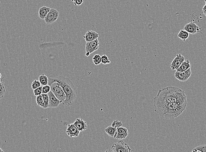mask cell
Masks as SVG:
<instances>
[{
    "label": "cell",
    "mask_w": 206,
    "mask_h": 152,
    "mask_svg": "<svg viewBox=\"0 0 206 152\" xmlns=\"http://www.w3.org/2000/svg\"><path fill=\"white\" fill-rule=\"evenodd\" d=\"M73 2L75 5L79 6L83 3L84 0H74Z\"/></svg>",
    "instance_id": "obj_31"
},
{
    "label": "cell",
    "mask_w": 206,
    "mask_h": 152,
    "mask_svg": "<svg viewBox=\"0 0 206 152\" xmlns=\"http://www.w3.org/2000/svg\"><path fill=\"white\" fill-rule=\"evenodd\" d=\"M192 152H206V145H200L195 147Z\"/></svg>",
    "instance_id": "obj_25"
},
{
    "label": "cell",
    "mask_w": 206,
    "mask_h": 152,
    "mask_svg": "<svg viewBox=\"0 0 206 152\" xmlns=\"http://www.w3.org/2000/svg\"><path fill=\"white\" fill-rule=\"evenodd\" d=\"M177 36L183 41H185L189 38V33L185 30H182L178 34Z\"/></svg>",
    "instance_id": "obj_20"
},
{
    "label": "cell",
    "mask_w": 206,
    "mask_h": 152,
    "mask_svg": "<svg viewBox=\"0 0 206 152\" xmlns=\"http://www.w3.org/2000/svg\"><path fill=\"white\" fill-rule=\"evenodd\" d=\"M202 10H203V13H204V15L206 16V4L203 7Z\"/></svg>",
    "instance_id": "obj_32"
},
{
    "label": "cell",
    "mask_w": 206,
    "mask_h": 152,
    "mask_svg": "<svg viewBox=\"0 0 206 152\" xmlns=\"http://www.w3.org/2000/svg\"><path fill=\"white\" fill-rule=\"evenodd\" d=\"M191 68L190 63L189 60H184L180 65L179 68L177 69V71L184 72L187 71Z\"/></svg>",
    "instance_id": "obj_18"
},
{
    "label": "cell",
    "mask_w": 206,
    "mask_h": 152,
    "mask_svg": "<svg viewBox=\"0 0 206 152\" xmlns=\"http://www.w3.org/2000/svg\"><path fill=\"white\" fill-rule=\"evenodd\" d=\"M186 99L187 96L184 90L177 87H165L159 89L153 100V104L170 103Z\"/></svg>",
    "instance_id": "obj_1"
},
{
    "label": "cell",
    "mask_w": 206,
    "mask_h": 152,
    "mask_svg": "<svg viewBox=\"0 0 206 152\" xmlns=\"http://www.w3.org/2000/svg\"><path fill=\"white\" fill-rule=\"evenodd\" d=\"M184 30L188 32L189 34H195L199 33L200 31V28L199 26L193 22H189L185 25Z\"/></svg>",
    "instance_id": "obj_9"
},
{
    "label": "cell",
    "mask_w": 206,
    "mask_h": 152,
    "mask_svg": "<svg viewBox=\"0 0 206 152\" xmlns=\"http://www.w3.org/2000/svg\"><path fill=\"white\" fill-rule=\"evenodd\" d=\"M90 53L89 52H86V54H85V55H86V56H87V57L89 56L90 55Z\"/></svg>",
    "instance_id": "obj_33"
},
{
    "label": "cell",
    "mask_w": 206,
    "mask_h": 152,
    "mask_svg": "<svg viewBox=\"0 0 206 152\" xmlns=\"http://www.w3.org/2000/svg\"><path fill=\"white\" fill-rule=\"evenodd\" d=\"M184 60H185V57L184 56L181 54H177L175 58L172 61L170 65V67L172 70H177L179 68Z\"/></svg>",
    "instance_id": "obj_10"
},
{
    "label": "cell",
    "mask_w": 206,
    "mask_h": 152,
    "mask_svg": "<svg viewBox=\"0 0 206 152\" xmlns=\"http://www.w3.org/2000/svg\"><path fill=\"white\" fill-rule=\"evenodd\" d=\"M191 74L192 71L190 68L184 72H178L176 71L175 73V76L179 81L185 82L190 78Z\"/></svg>",
    "instance_id": "obj_7"
},
{
    "label": "cell",
    "mask_w": 206,
    "mask_h": 152,
    "mask_svg": "<svg viewBox=\"0 0 206 152\" xmlns=\"http://www.w3.org/2000/svg\"><path fill=\"white\" fill-rule=\"evenodd\" d=\"M99 37V34L95 31H88L86 33L84 38L86 42H88L97 39Z\"/></svg>",
    "instance_id": "obj_13"
},
{
    "label": "cell",
    "mask_w": 206,
    "mask_h": 152,
    "mask_svg": "<svg viewBox=\"0 0 206 152\" xmlns=\"http://www.w3.org/2000/svg\"><path fill=\"white\" fill-rule=\"evenodd\" d=\"M105 132L109 136L115 139L117 135V128L111 125L106 128L105 129Z\"/></svg>",
    "instance_id": "obj_17"
},
{
    "label": "cell",
    "mask_w": 206,
    "mask_h": 152,
    "mask_svg": "<svg viewBox=\"0 0 206 152\" xmlns=\"http://www.w3.org/2000/svg\"><path fill=\"white\" fill-rule=\"evenodd\" d=\"M128 131L125 127H121L117 128V135L115 139H125L128 136Z\"/></svg>",
    "instance_id": "obj_15"
},
{
    "label": "cell",
    "mask_w": 206,
    "mask_h": 152,
    "mask_svg": "<svg viewBox=\"0 0 206 152\" xmlns=\"http://www.w3.org/2000/svg\"><path fill=\"white\" fill-rule=\"evenodd\" d=\"M43 97V101H44V106L43 108L47 109L49 107V95L48 93H43L42 94Z\"/></svg>",
    "instance_id": "obj_23"
},
{
    "label": "cell",
    "mask_w": 206,
    "mask_h": 152,
    "mask_svg": "<svg viewBox=\"0 0 206 152\" xmlns=\"http://www.w3.org/2000/svg\"><path fill=\"white\" fill-rule=\"evenodd\" d=\"M6 92V86H5L4 79V77L1 78L0 81V99L3 98Z\"/></svg>",
    "instance_id": "obj_19"
},
{
    "label": "cell",
    "mask_w": 206,
    "mask_h": 152,
    "mask_svg": "<svg viewBox=\"0 0 206 152\" xmlns=\"http://www.w3.org/2000/svg\"><path fill=\"white\" fill-rule=\"evenodd\" d=\"M59 13L55 8H51L46 17L44 19V21L46 24L51 25L54 23L59 17Z\"/></svg>",
    "instance_id": "obj_6"
},
{
    "label": "cell",
    "mask_w": 206,
    "mask_h": 152,
    "mask_svg": "<svg viewBox=\"0 0 206 152\" xmlns=\"http://www.w3.org/2000/svg\"><path fill=\"white\" fill-rule=\"evenodd\" d=\"M73 124L78 128L80 132H84L87 128V122L80 118L76 119L74 122Z\"/></svg>",
    "instance_id": "obj_14"
},
{
    "label": "cell",
    "mask_w": 206,
    "mask_h": 152,
    "mask_svg": "<svg viewBox=\"0 0 206 152\" xmlns=\"http://www.w3.org/2000/svg\"><path fill=\"white\" fill-rule=\"evenodd\" d=\"M92 60L93 62L96 66H98L102 63L101 56L99 54L95 55L93 57Z\"/></svg>",
    "instance_id": "obj_24"
},
{
    "label": "cell",
    "mask_w": 206,
    "mask_h": 152,
    "mask_svg": "<svg viewBox=\"0 0 206 152\" xmlns=\"http://www.w3.org/2000/svg\"><path fill=\"white\" fill-rule=\"evenodd\" d=\"M101 59H102V63L103 65H107L110 63V60L108 58V57L106 54L103 55L102 56H101Z\"/></svg>",
    "instance_id": "obj_26"
},
{
    "label": "cell",
    "mask_w": 206,
    "mask_h": 152,
    "mask_svg": "<svg viewBox=\"0 0 206 152\" xmlns=\"http://www.w3.org/2000/svg\"><path fill=\"white\" fill-rule=\"evenodd\" d=\"M34 93L35 96H38L42 94V86H40L39 87L34 89Z\"/></svg>",
    "instance_id": "obj_29"
},
{
    "label": "cell",
    "mask_w": 206,
    "mask_h": 152,
    "mask_svg": "<svg viewBox=\"0 0 206 152\" xmlns=\"http://www.w3.org/2000/svg\"><path fill=\"white\" fill-rule=\"evenodd\" d=\"M99 44L100 43L98 39L93 41L87 42L85 46V51L86 52H89L91 54L99 49Z\"/></svg>",
    "instance_id": "obj_8"
},
{
    "label": "cell",
    "mask_w": 206,
    "mask_h": 152,
    "mask_svg": "<svg viewBox=\"0 0 206 152\" xmlns=\"http://www.w3.org/2000/svg\"><path fill=\"white\" fill-rule=\"evenodd\" d=\"M51 91V86L49 84L42 86L43 93H48Z\"/></svg>",
    "instance_id": "obj_30"
},
{
    "label": "cell",
    "mask_w": 206,
    "mask_h": 152,
    "mask_svg": "<svg viewBox=\"0 0 206 152\" xmlns=\"http://www.w3.org/2000/svg\"><path fill=\"white\" fill-rule=\"evenodd\" d=\"M66 133L70 138L77 137L79 136L80 131L73 124H70L68 125Z\"/></svg>",
    "instance_id": "obj_12"
},
{
    "label": "cell",
    "mask_w": 206,
    "mask_h": 152,
    "mask_svg": "<svg viewBox=\"0 0 206 152\" xmlns=\"http://www.w3.org/2000/svg\"><path fill=\"white\" fill-rule=\"evenodd\" d=\"M57 82L61 85L66 93V100L62 103L64 105L72 106L78 95L77 89L69 78L63 75H59L55 78H49V85L51 86L54 82Z\"/></svg>",
    "instance_id": "obj_3"
},
{
    "label": "cell",
    "mask_w": 206,
    "mask_h": 152,
    "mask_svg": "<svg viewBox=\"0 0 206 152\" xmlns=\"http://www.w3.org/2000/svg\"><path fill=\"white\" fill-rule=\"evenodd\" d=\"M187 105V99L170 103L154 105L155 110L161 118L166 119H173L178 118L186 109Z\"/></svg>",
    "instance_id": "obj_2"
},
{
    "label": "cell",
    "mask_w": 206,
    "mask_h": 152,
    "mask_svg": "<svg viewBox=\"0 0 206 152\" xmlns=\"http://www.w3.org/2000/svg\"><path fill=\"white\" fill-rule=\"evenodd\" d=\"M4 152V151H3L1 148H0V152Z\"/></svg>",
    "instance_id": "obj_35"
},
{
    "label": "cell",
    "mask_w": 206,
    "mask_h": 152,
    "mask_svg": "<svg viewBox=\"0 0 206 152\" xmlns=\"http://www.w3.org/2000/svg\"><path fill=\"white\" fill-rule=\"evenodd\" d=\"M41 86V83L40 82L39 80H35L32 82L31 84V87L33 90Z\"/></svg>",
    "instance_id": "obj_27"
},
{
    "label": "cell",
    "mask_w": 206,
    "mask_h": 152,
    "mask_svg": "<svg viewBox=\"0 0 206 152\" xmlns=\"http://www.w3.org/2000/svg\"><path fill=\"white\" fill-rule=\"evenodd\" d=\"M112 151L114 152H130L132 149L123 141H119L112 145Z\"/></svg>",
    "instance_id": "obj_5"
},
{
    "label": "cell",
    "mask_w": 206,
    "mask_h": 152,
    "mask_svg": "<svg viewBox=\"0 0 206 152\" xmlns=\"http://www.w3.org/2000/svg\"><path fill=\"white\" fill-rule=\"evenodd\" d=\"M122 125V121L119 120L114 121L111 124V126L117 128L121 127Z\"/></svg>",
    "instance_id": "obj_28"
},
{
    "label": "cell",
    "mask_w": 206,
    "mask_h": 152,
    "mask_svg": "<svg viewBox=\"0 0 206 152\" xmlns=\"http://www.w3.org/2000/svg\"><path fill=\"white\" fill-rule=\"evenodd\" d=\"M39 80L41 86H45L49 84V78L45 75L42 74L39 77Z\"/></svg>",
    "instance_id": "obj_21"
},
{
    "label": "cell",
    "mask_w": 206,
    "mask_h": 152,
    "mask_svg": "<svg viewBox=\"0 0 206 152\" xmlns=\"http://www.w3.org/2000/svg\"><path fill=\"white\" fill-rule=\"evenodd\" d=\"M72 1H73L74 0H72Z\"/></svg>",
    "instance_id": "obj_37"
},
{
    "label": "cell",
    "mask_w": 206,
    "mask_h": 152,
    "mask_svg": "<svg viewBox=\"0 0 206 152\" xmlns=\"http://www.w3.org/2000/svg\"><path fill=\"white\" fill-rule=\"evenodd\" d=\"M48 94L49 95V107L56 108L58 107L59 104L62 103L61 101L58 100L51 91L49 92Z\"/></svg>",
    "instance_id": "obj_11"
},
{
    "label": "cell",
    "mask_w": 206,
    "mask_h": 152,
    "mask_svg": "<svg viewBox=\"0 0 206 152\" xmlns=\"http://www.w3.org/2000/svg\"><path fill=\"white\" fill-rule=\"evenodd\" d=\"M205 4H206V0H205Z\"/></svg>",
    "instance_id": "obj_36"
},
{
    "label": "cell",
    "mask_w": 206,
    "mask_h": 152,
    "mask_svg": "<svg viewBox=\"0 0 206 152\" xmlns=\"http://www.w3.org/2000/svg\"><path fill=\"white\" fill-rule=\"evenodd\" d=\"M51 8L46 6H43L40 7L39 9V17L41 19L44 20L48 15Z\"/></svg>",
    "instance_id": "obj_16"
},
{
    "label": "cell",
    "mask_w": 206,
    "mask_h": 152,
    "mask_svg": "<svg viewBox=\"0 0 206 152\" xmlns=\"http://www.w3.org/2000/svg\"><path fill=\"white\" fill-rule=\"evenodd\" d=\"M36 101L37 104L39 106L42 107V108H43V107H44V101H43V97L42 94L37 96Z\"/></svg>",
    "instance_id": "obj_22"
},
{
    "label": "cell",
    "mask_w": 206,
    "mask_h": 152,
    "mask_svg": "<svg viewBox=\"0 0 206 152\" xmlns=\"http://www.w3.org/2000/svg\"><path fill=\"white\" fill-rule=\"evenodd\" d=\"M51 91L58 100L63 103L66 100V95L61 85L57 82H54L50 86Z\"/></svg>",
    "instance_id": "obj_4"
},
{
    "label": "cell",
    "mask_w": 206,
    "mask_h": 152,
    "mask_svg": "<svg viewBox=\"0 0 206 152\" xmlns=\"http://www.w3.org/2000/svg\"><path fill=\"white\" fill-rule=\"evenodd\" d=\"M1 78H2L1 74V72H0V79H1Z\"/></svg>",
    "instance_id": "obj_34"
}]
</instances>
